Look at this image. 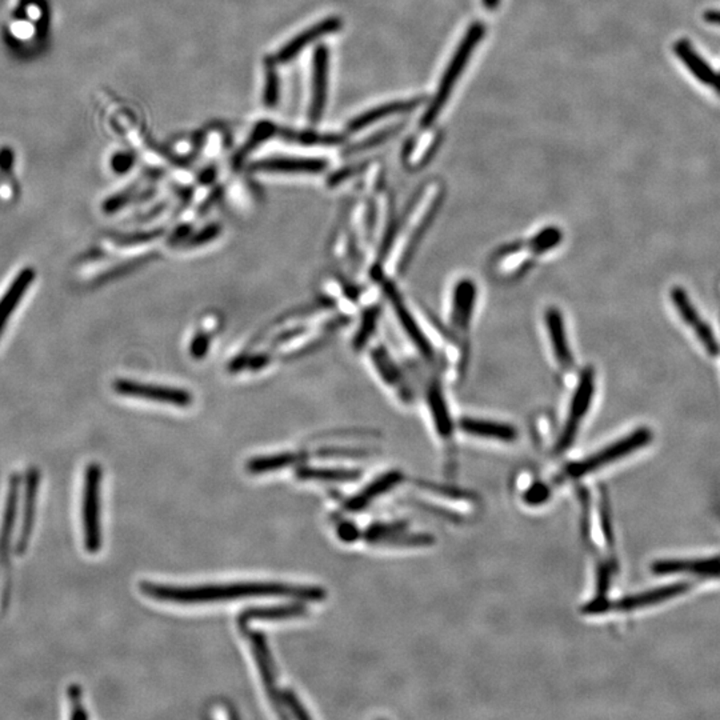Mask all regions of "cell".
Listing matches in <instances>:
<instances>
[{
    "label": "cell",
    "instance_id": "obj_7",
    "mask_svg": "<svg viewBox=\"0 0 720 720\" xmlns=\"http://www.w3.org/2000/svg\"><path fill=\"white\" fill-rule=\"evenodd\" d=\"M45 0H8L5 24L10 37L21 45L39 37L45 21Z\"/></svg>",
    "mask_w": 720,
    "mask_h": 720
},
{
    "label": "cell",
    "instance_id": "obj_1",
    "mask_svg": "<svg viewBox=\"0 0 720 720\" xmlns=\"http://www.w3.org/2000/svg\"><path fill=\"white\" fill-rule=\"evenodd\" d=\"M140 591L146 597L161 602L180 605L227 602L243 598H289L299 602H321L326 591L321 587L291 586L283 583H234L213 586L178 587L143 582Z\"/></svg>",
    "mask_w": 720,
    "mask_h": 720
},
{
    "label": "cell",
    "instance_id": "obj_11",
    "mask_svg": "<svg viewBox=\"0 0 720 720\" xmlns=\"http://www.w3.org/2000/svg\"><path fill=\"white\" fill-rule=\"evenodd\" d=\"M534 259L526 242L507 243L492 256V271L502 280H514L532 269Z\"/></svg>",
    "mask_w": 720,
    "mask_h": 720
},
{
    "label": "cell",
    "instance_id": "obj_17",
    "mask_svg": "<svg viewBox=\"0 0 720 720\" xmlns=\"http://www.w3.org/2000/svg\"><path fill=\"white\" fill-rule=\"evenodd\" d=\"M40 473L37 468H29L26 478V492H24L23 515H21V532L16 543V554L23 555L29 547L34 532L35 514H37L38 490H39Z\"/></svg>",
    "mask_w": 720,
    "mask_h": 720
},
{
    "label": "cell",
    "instance_id": "obj_20",
    "mask_svg": "<svg viewBox=\"0 0 720 720\" xmlns=\"http://www.w3.org/2000/svg\"><path fill=\"white\" fill-rule=\"evenodd\" d=\"M655 575L691 573L700 576H720V557L695 560H657L651 565Z\"/></svg>",
    "mask_w": 720,
    "mask_h": 720
},
{
    "label": "cell",
    "instance_id": "obj_6",
    "mask_svg": "<svg viewBox=\"0 0 720 720\" xmlns=\"http://www.w3.org/2000/svg\"><path fill=\"white\" fill-rule=\"evenodd\" d=\"M102 476L103 471L99 463H91L85 471L82 523L85 548L88 554H97L102 548V522H100Z\"/></svg>",
    "mask_w": 720,
    "mask_h": 720
},
{
    "label": "cell",
    "instance_id": "obj_25",
    "mask_svg": "<svg viewBox=\"0 0 720 720\" xmlns=\"http://www.w3.org/2000/svg\"><path fill=\"white\" fill-rule=\"evenodd\" d=\"M340 26H342V21H340L339 18H329L326 19V21H321V23L315 24V26L311 27V29H306L302 34L295 37L291 42L287 43V45L276 54V62H279V63H286V62L291 61L306 46L315 42L316 39L323 37V35L338 31Z\"/></svg>",
    "mask_w": 720,
    "mask_h": 720
},
{
    "label": "cell",
    "instance_id": "obj_40",
    "mask_svg": "<svg viewBox=\"0 0 720 720\" xmlns=\"http://www.w3.org/2000/svg\"><path fill=\"white\" fill-rule=\"evenodd\" d=\"M273 130H275V127H273L272 124H259L258 129H256V131L254 132L253 137H251L250 142H248L247 145L245 146V148L240 151L239 159L245 158L246 154L250 153L251 150H254V148H255L256 146L262 142V140L269 138L270 135L272 134Z\"/></svg>",
    "mask_w": 720,
    "mask_h": 720
},
{
    "label": "cell",
    "instance_id": "obj_43",
    "mask_svg": "<svg viewBox=\"0 0 720 720\" xmlns=\"http://www.w3.org/2000/svg\"><path fill=\"white\" fill-rule=\"evenodd\" d=\"M548 497L549 492L547 491L546 486H535L527 492L526 500L532 505H538V503L546 502Z\"/></svg>",
    "mask_w": 720,
    "mask_h": 720
},
{
    "label": "cell",
    "instance_id": "obj_39",
    "mask_svg": "<svg viewBox=\"0 0 720 720\" xmlns=\"http://www.w3.org/2000/svg\"><path fill=\"white\" fill-rule=\"evenodd\" d=\"M397 127H395V129L392 127V129L386 130V131H381L379 132V134L373 135V137L367 138V139L362 140V142L358 143V145L351 147L347 153L358 154L362 153V151L370 150V148L375 147V146H379L381 143L389 140V138L394 137V135L397 134Z\"/></svg>",
    "mask_w": 720,
    "mask_h": 720
},
{
    "label": "cell",
    "instance_id": "obj_15",
    "mask_svg": "<svg viewBox=\"0 0 720 720\" xmlns=\"http://www.w3.org/2000/svg\"><path fill=\"white\" fill-rule=\"evenodd\" d=\"M690 589H691V584L687 583V582L657 587V589L649 590V591L640 592V594L614 600V602L608 603V611L627 613V611H635L639 610V608L651 607V606L659 605V603L666 602V600L679 597V595L689 591Z\"/></svg>",
    "mask_w": 720,
    "mask_h": 720
},
{
    "label": "cell",
    "instance_id": "obj_8",
    "mask_svg": "<svg viewBox=\"0 0 720 720\" xmlns=\"http://www.w3.org/2000/svg\"><path fill=\"white\" fill-rule=\"evenodd\" d=\"M381 287H383L384 295H386L392 311H394L395 315H397L400 327H402L403 331L407 335L410 342L413 343L414 347L418 351L419 356L426 360L427 363H430V364L437 362V353H435L431 339L424 334L423 330L419 326L416 319L414 318L413 313H411L410 308L407 307L405 300H403L399 289L389 280L381 281Z\"/></svg>",
    "mask_w": 720,
    "mask_h": 720
},
{
    "label": "cell",
    "instance_id": "obj_12",
    "mask_svg": "<svg viewBox=\"0 0 720 720\" xmlns=\"http://www.w3.org/2000/svg\"><path fill=\"white\" fill-rule=\"evenodd\" d=\"M670 297L679 315L694 330L698 339L702 343L705 350L707 351L711 356H718L720 346L718 340H716V334H714L710 324L700 318V314L698 313L697 308H695V306L692 305L691 300H690L686 289L679 286L674 287V289H671Z\"/></svg>",
    "mask_w": 720,
    "mask_h": 720
},
{
    "label": "cell",
    "instance_id": "obj_2",
    "mask_svg": "<svg viewBox=\"0 0 720 720\" xmlns=\"http://www.w3.org/2000/svg\"><path fill=\"white\" fill-rule=\"evenodd\" d=\"M445 184L440 180L426 181L416 192L406 210V216L399 226L408 229L406 240L398 264V273L403 275L413 264L414 256L419 246L423 242L429 230L431 229L443 200H445Z\"/></svg>",
    "mask_w": 720,
    "mask_h": 720
},
{
    "label": "cell",
    "instance_id": "obj_16",
    "mask_svg": "<svg viewBox=\"0 0 720 720\" xmlns=\"http://www.w3.org/2000/svg\"><path fill=\"white\" fill-rule=\"evenodd\" d=\"M371 360H373L375 370L378 371L381 381L391 387L397 392L399 399L406 405H411L414 400V391L403 373L402 368L397 364L389 351L383 346H378L371 351Z\"/></svg>",
    "mask_w": 720,
    "mask_h": 720
},
{
    "label": "cell",
    "instance_id": "obj_45",
    "mask_svg": "<svg viewBox=\"0 0 720 720\" xmlns=\"http://www.w3.org/2000/svg\"><path fill=\"white\" fill-rule=\"evenodd\" d=\"M131 158L129 155L116 156V161L113 162V169L119 172H127L131 167Z\"/></svg>",
    "mask_w": 720,
    "mask_h": 720
},
{
    "label": "cell",
    "instance_id": "obj_22",
    "mask_svg": "<svg viewBox=\"0 0 720 720\" xmlns=\"http://www.w3.org/2000/svg\"><path fill=\"white\" fill-rule=\"evenodd\" d=\"M674 51L691 74H694L703 85L708 86L720 95V74L711 69L710 64L692 48L690 42L684 39L679 40L674 46Z\"/></svg>",
    "mask_w": 720,
    "mask_h": 720
},
{
    "label": "cell",
    "instance_id": "obj_32",
    "mask_svg": "<svg viewBox=\"0 0 720 720\" xmlns=\"http://www.w3.org/2000/svg\"><path fill=\"white\" fill-rule=\"evenodd\" d=\"M297 478L300 481H356L360 478V471L346 470V468H315L299 467L297 470Z\"/></svg>",
    "mask_w": 720,
    "mask_h": 720
},
{
    "label": "cell",
    "instance_id": "obj_46",
    "mask_svg": "<svg viewBox=\"0 0 720 720\" xmlns=\"http://www.w3.org/2000/svg\"><path fill=\"white\" fill-rule=\"evenodd\" d=\"M703 18H705V21H708V23L718 24V26H720V11H707Z\"/></svg>",
    "mask_w": 720,
    "mask_h": 720
},
{
    "label": "cell",
    "instance_id": "obj_14",
    "mask_svg": "<svg viewBox=\"0 0 720 720\" xmlns=\"http://www.w3.org/2000/svg\"><path fill=\"white\" fill-rule=\"evenodd\" d=\"M544 322H546L547 335H548L549 346H551L552 356L555 362L559 365L560 370H573V354L571 350L570 340H568L567 327L563 319L562 311L557 307H548L544 313Z\"/></svg>",
    "mask_w": 720,
    "mask_h": 720
},
{
    "label": "cell",
    "instance_id": "obj_28",
    "mask_svg": "<svg viewBox=\"0 0 720 720\" xmlns=\"http://www.w3.org/2000/svg\"><path fill=\"white\" fill-rule=\"evenodd\" d=\"M307 607L303 603H291V605L273 606V607H255L243 611L239 615V627L246 630L251 621H284L305 616Z\"/></svg>",
    "mask_w": 720,
    "mask_h": 720
},
{
    "label": "cell",
    "instance_id": "obj_13",
    "mask_svg": "<svg viewBox=\"0 0 720 720\" xmlns=\"http://www.w3.org/2000/svg\"><path fill=\"white\" fill-rule=\"evenodd\" d=\"M478 289L473 279L463 278L452 289L450 327L455 334H468L475 313Z\"/></svg>",
    "mask_w": 720,
    "mask_h": 720
},
{
    "label": "cell",
    "instance_id": "obj_24",
    "mask_svg": "<svg viewBox=\"0 0 720 720\" xmlns=\"http://www.w3.org/2000/svg\"><path fill=\"white\" fill-rule=\"evenodd\" d=\"M403 479H405V476H403V473H399V471H389V473H383V475L376 478L375 481H371V483L368 484L363 491L356 494V497L348 499L347 502H346V510L350 511V513H359V511L364 510L365 507H368L370 503L378 499L381 495L387 494V492L391 491L394 487H397L398 484L402 483Z\"/></svg>",
    "mask_w": 720,
    "mask_h": 720
},
{
    "label": "cell",
    "instance_id": "obj_34",
    "mask_svg": "<svg viewBox=\"0 0 720 720\" xmlns=\"http://www.w3.org/2000/svg\"><path fill=\"white\" fill-rule=\"evenodd\" d=\"M379 316H381V307H379V306H373V307L368 308V310H365L364 314H363L362 323H360L356 339H354L353 342L354 348H356V351L364 348L368 340L373 337L376 330V324H378Z\"/></svg>",
    "mask_w": 720,
    "mask_h": 720
},
{
    "label": "cell",
    "instance_id": "obj_23",
    "mask_svg": "<svg viewBox=\"0 0 720 720\" xmlns=\"http://www.w3.org/2000/svg\"><path fill=\"white\" fill-rule=\"evenodd\" d=\"M313 95H311L310 116L318 121L323 113L327 96V74H329V53L326 47H319L314 55Z\"/></svg>",
    "mask_w": 720,
    "mask_h": 720
},
{
    "label": "cell",
    "instance_id": "obj_27",
    "mask_svg": "<svg viewBox=\"0 0 720 720\" xmlns=\"http://www.w3.org/2000/svg\"><path fill=\"white\" fill-rule=\"evenodd\" d=\"M327 169V163L319 159L270 158L255 162L251 166L254 172H305L318 174Z\"/></svg>",
    "mask_w": 720,
    "mask_h": 720
},
{
    "label": "cell",
    "instance_id": "obj_36",
    "mask_svg": "<svg viewBox=\"0 0 720 720\" xmlns=\"http://www.w3.org/2000/svg\"><path fill=\"white\" fill-rule=\"evenodd\" d=\"M280 700L281 705L283 707H286L287 710L291 713V716L294 718L297 719H310V714L307 713L306 710L305 706L300 703V700L297 699V695L292 690L287 689L280 691Z\"/></svg>",
    "mask_w": 720,
    "mask_h": 720
},
{
    "label": "cell",
    "instance_id": "obj_9",
    "mask_svg": "<svg viewBox=\"0 0 720 720\" xmlns=\"http://www.w3.org/2000/svg\"><path fill=\"white\" fill-rule=\"evenodd\" d=\"M113 391L123 397L139 398V399L175 406V407H188L192 403L191 394L186 389L140 383V381H126V379L116 381L113 383Z\"/></svg>",
    "mask_w": 720,
    "mask_h": 720
},
{
    "label": "cell",
    "instance_id": "obj_19",
    "mask_svg": "<svg viewBox=\"0 0 720 720\" xmlns=\"http://www.w3.org/2000/svg\"><path fill=\"white\" fill-rule=\"evenodd\" d=\"M35 278H37V272L34 269L27 267V269L19 271L18 275L13 278V283L7 287L4 294L0 297V337L4 332L11 316L19 307V303L26 297L29 287L34 284Z\"/></svg>",
    "mask_w": 720,
    "mask_h": 720
},
{
    "label": "cell",
    "instance_id": "obj_10",
    "mask_svg": "<svg viewBox=\"0 0 720 720\" xmlns=\"http://www.w3.org/2000/svg\"><path fill=\"white\" fill-rule=\"evenodd\" d=\"M247 635L251 651L258 665L259 674H261L262 682L269 695L271 705L273 706L276 714L280 718H287V714H284V707L281 705L280 691L276 686V668L272 654L270 651L269 641H267L266 636L259 631H248Z\"/></svg>",
    "mask_w": 720,
    "mask_h": 720
},
{
    "label": "cell",
    "instance_id": "obj_4",
    "mask_svg": "<svg viewBox=\"0 0 720 720\" xmlns=\"http://www.w3.org/2000/svg\"><path fill=\"white\" fill-rule=\"evenodd\" d=\"M652 440H654V434L651 430L647 427H639L635 431L606 446L602 450L594 452L578 462L570 463L563 471V476L568 479H581L583 476L591 475V473L629 456L632 452L646 448L652 442Z\"/></svg>",
    "mask_w": 720,
    "mask_h": 720
},
{
    "label": "cell",
    "instance_id": "obj_35",
    "mask_svg": "<svg viewBox=\"0 0 720 720\" xmlns=\"http://www.w3.org/2000/svg\"><path fill=\"white\" fill-rule=\"evenodd\" d=\"M222 227L219 224H210V226L205 227L203 229L202 231L197 232V234L192 235V237L187 238L183 243H181V247L183 248H197L200 247V246L207 245V243L213 242V239L221 235Z\"/></svg>",
    "mask_w": 720,
    "mask_h": 720
},
{
    "label": "cell",
    "instance_id": "obj_33",
    "mask_svg": "<svg viewBox=\"0 0 720 720\" xmlns=\"http://www.w3.org/2000/svg\"><path fill=\"white\" fill-rule=\"evenodd\" d=\"M563 242V232L559 227L547 226L540 230L537 234L527 239V247L532 251L535 258L547 255L555 248L559 247Z\"/></svg>",
    "mask_w": 720,
    "mask_h": 720
},
{
    "label": "cell",
    "instance_id": "obj_38",
    "mask_svg": "<svg viewBox=\"0 0 720 720\" xmlns=\"http://www.w3.org/2000/svg\"><path fill=\"white\" fill-rule=\"evenodd\" d=\"M70 706H71V719H88V711L82 705V687L80 684H70L69 687Z\"/></svg>",
    "mask_w": 720,
    "mask_h": 720
},
{
    "label": "cell",
    "instance_id": "obj_42",
    "mask_svg": "<svg viewBox=\"0 0 720 720\" xmlns=\"http://www.w3.org/2000/svg\"><path fill=\"white\" fill-rule=\"evenodd\" d=\"M210 348V337L205 334H197L191 342V356L195 359H202Z\"/></svg>",
    "mask_w": 720,
    "mask_h": 720
},
{
    "label": "cell",
    "instance_id": "obj_37",
    "mask_svg": "<svg viewBox=\"0 0 720 720\" xmlns=\"http://www.w3.org/2000/svg\"><path fill=\"white\" fill-rule=\"evenodd\" d=\"M370 452L364 448H326L318 451L316 456L319 457H343V459H359V457L370 456Z\"/></svg>",
    "mask_w": 720,
    "mask_h": 720
},
{
    "label": "cell",
    "instance_id": "obj_47",
    "mask_svg": "<svg viewBox=\"0 0 720 720\" xmlns=\"http://www.w3.org/2000/svg\"><path fill=\"white\" fill-rule=\"evenodd\" d=\"M499 2H500V0H481V3H483L484 8H486L487 11L497 10L498 5H499Z\"/></svg>",
    "mask_w": 720,
    "mask_h": 720
},
{
    "label": "cell",
    "instance_id": "obj_31",
    "mask_svg": "<svg viewBox=\"0 0 720 720\" xmlns=\"http://www.w3.org/2000/svg\"><path fill=\"white\" fill-rule=\"evenodd\" d=\"M306 455L283 452V454L269 455V456L254 457L247 463L248 473L261 475V473H273L291 465H299L306 459Z\"/></svg>",
    "mask_w": 720,
    "mask_h": 720
},
{
    "label": "cell",
    "instance_id": "obj_18",
    "mask_svg": "<svg viewBox=\"0 0 720 720\" xmlns=\"http://www.w3.org/2000/svg\"><path fill=\"white\" fill-rule=\"evenodd\" d=\"M465 434L481 440H497V442L513 443L518 440V430L502 422L487 421V419L470 418L465 416L457 423Z\"/></svg>",
    "mask_w": 720,
    "mask_h": 720
},
{
    "label": "cell",
    "instance_id": "obj_29",
    "mask_svg": "<svg viewBox=\"0 0 720 720\" xmlns=\"http://www.w3.org/2000/svg\"><path fill=\"white\" fill-rule=\"evenodd\" d=\"M422 100H423V97H414V99L399 100V102L379 105V107L373 108V110H368L367 113L356 116L351 121L348 129H350V131H359V130L365 129V127L381 121V119L389 118V116L397 115V113H407V111L414 110V108L421 105Z\"/></svg>",
    "mask_w": 720,
    "mask_h": 720
},
{
    "label": "cell",
    "instance_id": "obj_44",
    "mask_svg": "<svg viewBox=\"0 0 720 720\" xmlns=\"http://www.w3.org/2000/svg\"><path fill=\"white\" fill-rule=\"evenodd\" d=\"M338 532H339V537L342 538L343 540L353 541L359 537L358 529L351 523L342 524L339 530H338Z\"/></svg>",
    "mask_w": 720,
    "mask_h": 720
},
{
    "label": "cell",
    "instance_id": "obj_26",
    "mask_svg": "<svg viewBox=\"0 0 720 720\" xmlns=\"http://www.w3.org/2000/svg\"><path fill=\"white\" fill-rule=\"evenodd\" d=\"M19 486H21V479L15 473L10 479L4 515H3L2 527H0V570H2L3 563L8 565L7 555L10 552L11 540H13L11 538H13L16 511H18Z\"/></svg>",
    "mask_w": 720,
    "mask_h": 720
},
{
    "label": "cell",
    "instance_id": "obj_21",
    "mask_svg": "<svg viewBox=\"0 0 720 720\" xmlns=\"http://www.w3.org/2000/svg\"><path fill=\"white\" fill-rule=\"evenodd\" d=\"M427 405H429L437 434H440V440L451 443L452 438H454V421H452L450 407H448V400H446L440 383L434 381L427 389Z\"/></svg>",
    "mask_w": 720,
    "mask_h": 720
},
{
    "label": "cell",
    "instance_id": "obj_30",
    "mask_svg": "<svg viewBox=\"0 0 720 720\" xmlns=\"http://www.w3.org/2000/svg\"><path fill=\"white\" fill-rule=\"evenodd\" d=\"M440 142V134L438 131H426L415 140L405 154L406 166L411 170H419L430 161L438 145Z\"/></svg>",
    "mask_w": 720,
    "mask_h": 720
},
{
    "label": "cell",
    "instance_id": "obj_5",
    "mask_svg": "<svg viewBox=\"0 0 720 720\" xmlns=\"http://www.w3.org/2000/svg\"><path fill=\"white\" fill-rule=\"evenodd\" d=\"M597 376L592 367H584L578 378L575 389L571 395L570 405H568L567 418L563 424L562 431L557 438L555 451L557 454L567 451L578 438L579 430L583 424L584 419L591 410L594 402L595 392H597Z\"/></svg>",
    "mask_w": 720,
    "mask_h": 720
},
{
    "label": "cell",
    "instance_id": "obj_41",
    "mask_svg": "<svg viewBox=\"0 0 720 720\" xmlns=\"http://www.w3.org/2000/svg\"><path fill=\"white\" fill-rule=\"evenodd\" d=\"M278 77H276L275 71H273L272 66L269 67V72H267V85H266V91H264V105H269V107H272L275 105L276 100H278Z\"/></svg>",
    "mask_w": 720,
    "mask_h": 720
},
{
    "label": "cell",
    "instance_id": "obj_3",
    "mask_svg": "<svg viewBox=\"0 0 720 720\" xmlns=\"http://www.w3.org/2000/svg\"><path fill=\"white\" fill-rule=\"evenodd\" d=\"M484 32H486V27H484L483 23H479V21L471 24L470 29L465 32L462 42L457 46L456 51H455L454 55H452L445 74H443L437 95H435L431 105L427 108L426 113H424L423 118H422V127H423V129H430L431 124L434 123L435 119L440 116V111L445 107L446 102H448L452 90H454L455 85H456L457 78L465 71L468 59L473 55V50H475L479 42H481V39H483Z\"/></svg>",
    "mask_w": 720,
    "mask_h": 720
}]
</instances>
